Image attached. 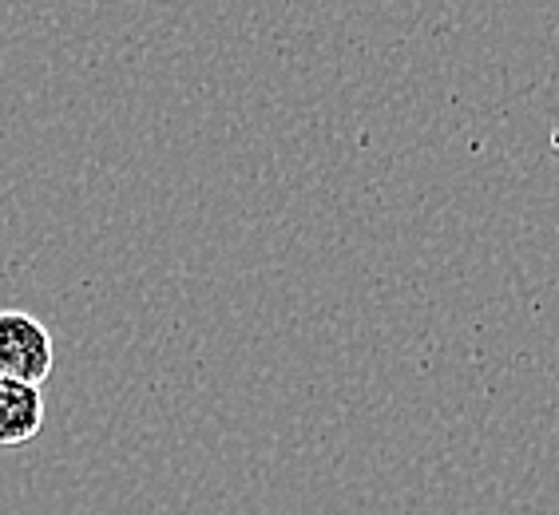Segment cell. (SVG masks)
<instances>
[{
  "label": "cell",
  "mask_w": 559,
  "mask_h": 515,
  "mask_svg": "<svg viewBox=\"0 0 559 515\" xmlns=\"http://www.w3.org/2000/svg\"><path fill=\"white\" fill-rule=\"evenodd\" d=\"M56 345L40 318L24 310H0V381H24L40 388L52 373Z\"/></svg>",
  "instance_id": "6da1fadb"
},
{
  "label": "cell",
  "mask_w": 559,
  "mask_h": 515,
  "mask_svg": "<svg viewBox=\"0 0 559 515\" xmlns=\"http://www.w3.org/2000/svg\"><path fill=\"white\" fill-rule=\"evenodd\" d=\"M44 429V393L24 381H0V448L33 444Z\"/></svg>",
  "instance_id": "7a4b0ae2"
}]
</instances>
